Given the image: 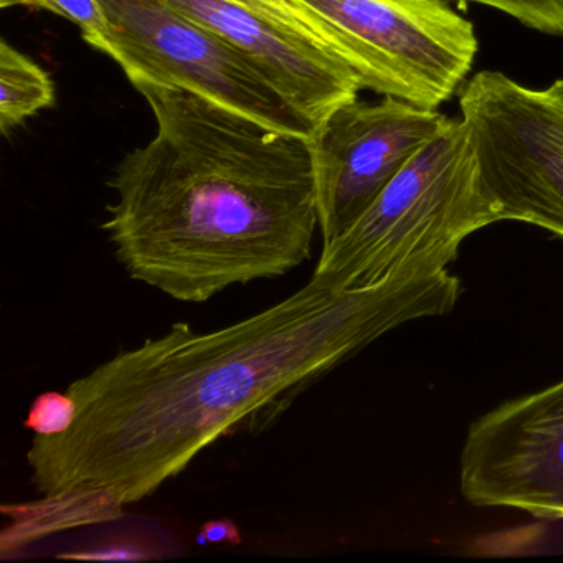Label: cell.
I'll list each match as a JSON object with an SVG mask.
<instances>
[{"label": "cell", "mask_w": 563, "mask_h": 563, "mask_svg": "<svg viewBox=\"0 0 563 563\" xmlns=\"http://www.w3.org/2000/svg\"><path fill=\"white\" fill-rule=\"evenodd\" d=\"M461 291L448 269L352 289L312 273L295 295L227 328L177 322L70 384L74 427L35 434L27 451L35 490L101 489L123 507L140 503L220 438L272 427L382 335L453 311Z\"/></svg>", "instance_id": "6da1fadb"}, {"label": "cell", "mask_w": 563, "mask_h": 563, "mask_svg": "<svg viewBox=\"0 0 563 563\" xmlns=\"http://www.w3.org/2000/svg\"><path fill=\"white\" fill-rule=\"evenodd\" d=\"M134 88L156 131L108 180L114 202L103 223L134 282L206 302L311 258L319 217L309 137L187 91Z\"/></svg>", "instance_id": "7a4b0ae2"}, {"label": "cell", "mask_w": 563, "mask_h": 563, "mask_svg": "<svg viewBox=\"0 0 563 563\" xmlns=\"http://www.w3.org/2000/svg\"><path fill=\"white\" fill-rule=\"evenodd\" d=\"M497 222L466 126L451 118L342 235L322 245L314 273L352 289L408 269L441 272L467 236Z\"/></svg>", "instance_id": "3957f363"}, {"label": "cell", "mask_w": 563, "mask_h": 563, "mask_svg": "<svg viewBox=\"0 0 563 563\" xmlns=\"http://www.w3.org/2000/svg\"><path fill=\"white\" fill-rule=\"evenodd\" d=\"M364 90L438 110L476 62L474 24L446 0H283Z\"/></svg>", "instance_id": "277c9868"}, {"label": "cell", "mask_w": 563, "mask_h": 563, "mask_svg": "<svg viewBox=\"0 0 563 563\" xmlns=\"http://www.w3.org/2000/svg\"><path fill=\"white\" fill-rule=\"evenodd\" d=\"M457 95L499 222L529 223L563 242V78L530 88L483 70Z\"/></svg>", "instance_id": "5b68a950"}, {"label": "cell", "mask_w": 563, "mask_h": 563, "mask_svg": "<svg viewBox=\"0 0 563 563\" xmlns=\"http://www.w3.org/2000/svg\"><path fill=\"white\" fill-rule=\"evenodd\" d=\"M98 2L108 22L104 55L123 68L133 87L187 91L269 130L314 136V128L236 48L166 0Z\"/></svg>", "instance_id": "8992f818"}, {"label": "cell", "mask_w": 563, "mask_h": 563, "mask_svg": "<svg viewBox=\"0 0 563 563\" xmlns=\"http://www.w3.org/2000/svg\"><path fill=\"white\" fill-rule=\"evenodd\" d=\"M450 120L394 97L338 108L311 140L322 245L342 235Z\"/></svg>", "instance_id": "52a82bcc"}, {"label": "cell", "mask_w": 563, "mask_h": 563, "mask_svg": "<svg viewBox=\"0 0 563 563\" xmlns=\"http://www.w3.org/2000/svg\"><path fill=\"white\" fill-rule=\"evenodd\" d=\"M460 487L476 507L563 519V378L470 424Z\"/></svg>", "instance_id": "ba28073f"}, {"label": "cell", "mask_w": 563, "mask_h": 563, "mask_svg": "<svg viewBox=\"0 0 563 563\" xmlns=\"http://www.w3.org/2000/svg\"><path fill=\"white\" fill-rule=\"evenodd\" d=\"M166 2L236 48L314 131L364 90L283 0Z\"/></svg>", "instance_id": "9c48e42d"}, {"label": "cell", "mask_w": 563, "mask_h": 563, "mask_svg": "<svg viewBox=\"0 0 563 563\" xmlns=\"http://www.w3.org/2000/svg\"><path fill=\"white\" fill-rule=\"evenodd\" d=\"M11 523L2 530V552H15L52 533L103 523L123 516V506L107 490L77 489L42 496L32 503L5 504Z\"/></svg>", "instance_id": "30bf717a"}, {"label": "cell", "mask_w": 563, "mask_h": 563, "mask_svg": "<svg viewBox=\"0 0 563 563\" xmlns=\"http://www.w3.org/2000/svg\"><path fill=\"white\" fill-rule=\"evenodd\" d=\"M55 103L51 75L27 55L0 42V130L8 136L25 120Z\"/></svg>", "instance_id": "8fae6325"}, {"label": "cell", "mask_w": 563, "mask_h": 563, "mask_svg": "<svg viewBox=\"0 0 563 563\" xmlns=\"http://www.w3.org/2000/svg\"><path fill=\"white\" fill-rule=\"evenodd\" d=\"M0 8H27L47 11L77 25L84 41L104 54L107 52L108 22L98 0H0Z\"/></svg>", "instance_id": "7c38bea8"}, {"label": "cell", "mask_w": 563, "mask_h": 563, "mask_svg": "<svg viewBox=\"0 0 563 563\" xmlns=\"http://www.w3.org/2000/svg\"><path fill=\"white\" fill-rule=\"evenodd\" d=\"M460 4L483 5L519 22L530 31L563 37V0H457Z\"/></svg>", "instance_id": "4fadbf2b"}, {"label": "cell", "mask_w": 563, "mask_h": 563, "mask_svg": "<svg viewBox=\"0 0 563 563\" xmlns=\"http://www.w3.org/2000/svg\"><path fill=\"white\" fill-rule=\"evenodd\" d=\"M78 405L68 391H45L32 401L24 427L42 437L70 430L77 420Z\"/></svg>", "instance_id": "5bb4252c"}, {"label": "cell", "mask_w": 563, "mask_h": 563, "mask_svg": "<svg viewBox=\"0 0 563 563\" xmlns=\"http://www.w3.org/2000/svg\"><path fill=\"white\" fill-rule=\"evenodd\" d=\"M154 553H151L150 547L144 543L136 542V540H111V542H103L100 545L91 547L88 550H80V552L62 553L58 559L68 560H85V562H110V560H121V562H140V560L154 559Z\"/></svg>", "instance_id": "9a60e30c"}, {"label": "cell", "mask_w": 563, "mask_h": 563, "mask_svg": "<svg viewBox=\"0 0 563 563\" xmlns=\"http://www.w3.org/2000/svg\"><path fill=\"white\" fill-rule=\"evenodd\" d=\"M199 543L212 542V543H236L242 542V536H240L239 526L230 519H216L209 520L203 523L202 530H200Z\"/></svg>", "instance_id": "2e32d148"}]
</instances>
